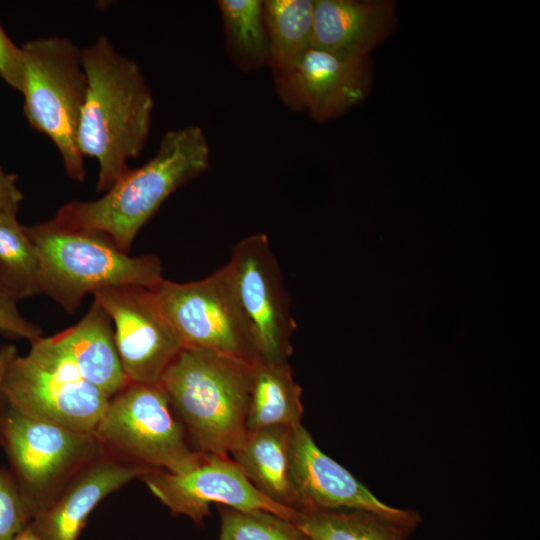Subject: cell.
<instances>
[{
    "instance_id": "cell-2",
    "label": "cell",
    "mask_w": 540,
    "mask_h": 540,
    "mask_svg": "<svg viewBox=\"0 0 540 540\" xmlns=\"http://www.w3.org/2000/svg\"><path fill=\"white\" fill-rule=\"evenodd\" d=\"M209 167L210 147L202 128L172 129L163 135L149 161L129 169L102 197L66 203L53 219L67 227L102 232L127 253L163 202Z\"/></svg>"
},
{
    "instance_id": "cell-23",
    "label": "cell",
    "mask_w": 540,
    "mask_h": 540,
    "mask_svg": "<svg viewBox=\"0 0 540 540\" xmlns=\"http://www.w3.org/2000/svg\"><path fill=\"white\" fill-rule=\"evenodd\" d=\"M16 215L0 212V294L15 302L41 293L37 251Z\"/></svg>"
},
{
    "instance_id": "cell-12",
    "label": "cell",
    "mask_w": 540,
    "mask_h": 540,
    "mask_svg": "<svg viewBox=\"0 0 540 540\" xmlns=\"http://www.w3.org/2000/svg\"><path fill=\"white\" fill-rule=\"evenodd\" d=\"M175 515L202 524L217 504L242 511H267L292 520L296 511L261 494L229 456L204 454L202 461L184 473L153 470L140 478Z\"/></svg>"
},
{
    "instance_id": "cell-3",
    "label": "cell",
    "mask_w": 540,
    "mask_h": 540,
    "mask_svg": "<svg viewBox=\"0 0 540 540\" xmlns=\"http://www.w3.org/2000/svg\"><path fill=\"white\" fill-rule=\"evenodd\" d=\"M252 367L208 350L182 348L166 368L159 383L197 451L230 457L242 443Z\"/></svg>"
},
{
    "instance_id": "cell-4",
    "label": "cell",
    "mask_w": 540,
    "mask_h": 540,
    "mask_svg": "<svg viewBox=\"0 0 540 540\" xmlns=\"http://www.w3.org/2000/svg\"><path fill=\"white\" fill-rule=\"evenodd\" d=\"M25 229L37 251L41 293L67 312L89 293L122 285L152 289L164 280L157 256L131 257L102 232L54 219Z\"/></svg>"
},
{
    "instance_id": "cell-8",
    "label": "cell",
    "mask_w": 540,
    "mask_h": 540,
    "mask_svg": "<svg viewBox=\"0 0 540 540\" xmlns=\"http://www.w3.org/2000/svg\"><path fill=\"white\" fill-rule=\"evenodd\" d=\"M151 290L183 348L208 350L250 365L259 358L227 263L203 279L187 283L164 279Z\"/></svg>"
},
{
    "instance_id": "cell-14",
    "label": "cell",
    "mask_w": 540,
    "mask_h": 540,
    "mask_svg": "<svg viewBox=\"0 0 540 540\" xmlns=\"http://www.w3.org/2000/svg\"><path fill=\"white\" fill-rule=\"evenodd\" d=\"M150 471L103 449L34 516L29 528L37 540H77L89 514L106 496Z\"/></svg>"
},
{
    "instance_id": "cell-26",
    "label": "cell",
    "mask_w": 540,
    "mask_h": 540,
    "mask_svg": "<svg viewBox=\"0 0 540 540\" xmlns=\"http://www.w3.org/2000/svg\"><path fill=\"white\" fill-rule=\"evenodd\" d=\"M0 334L10 339H28L42 335V330L25 320L16 308V302L0 294Z\"/></svg>"
},
{
    "instance_id": "cell-10",
    "label": "cell",
    "mask_w": 540,
    "mask_h": 540,
    "mask_svg": "<svg viewBox=\"0 0 540 540\" xmlns=\"http://www.w3.org/2000/svg\"><path fill=\"white\" fill-rule=\"evenodd\" d=\"M241 305L250 321L259 358L288 362L296 321L279 263L266 234L242 238L227 262Z\"/></svg>"
},
{
    "instance_id": "cell-13",
    "label": "cell",
    "mask_w": 540,
    "mask_h": 540,
    "mask_svg": "<svg viewBox=\"0 0 540 540\" xmlns=\"http://www.w3.org/2000/svg\"><path fill=\"white\" fill-rule=\"evenodd\" d=\"M291 483L295 511L358 509L415 527L419 517L411 510L380 501L346 468L325 454L301 424L293 428Z\"/></svg>"
},
{
    "instance_id": "cell-18",
    "label": "cell",
    "mask_w": 540,
    "mask_h": 540,
    "mask_svg": "<svg viewBox=\"0 0 540 540\" xmlns=\"http://www.w3.org/2000/svg\"><path fill=\"white\" fill-rule=\"evenodd\" d=\"M79 375L110 398L130 382L123 370L112 322L95 301L74 326L51 337Z\"/></svg>"
},
{
    "instance_id": "cell-6",
    "label": "cell",
    "mask_w": 540,
    "mask_h": 540,
    "mask_svg": "<svg viewBox=\"0 0 540 540\" xmlns=\"http://www.w3.org/2000/svg\"><path fill=\"white\" fill-rule=\"evenodd\" d=\"M110 397L84 380L51 337L31 341L25 356L9 363L0 403L24 415L94 433Z\"/></svg>"
},
{
    "instance_id": "cell-11",
    "label": "cell",
    "mask_w": 540,
    "mask_h": 540,
    "mask_svg": "<svg viewBox=\"0 0 540 540\" xmlns=\"http://www.w3.org/2000/svg\"><path fill=\"white\" fill-rule=\"evenodd\" d=\"M114 325V338L130 383L154 385L182 350L151 289L122 285L93 294Z\"/></svg>"
},
{
    "instance_id": "cell-15",
    "label": "cell",
    "mask_w": 540,
    "mask_h": 540,
    "mask_svg": "<svg viewBox=\"0 0 540 540\" xmlns=\"http://www.w3.org/2000/svg\"><path fill=\"white\" fill-rule=\"evenodd\" d=\"M396 24L391 0H314L313 48L342 58L368 59Z\"/></svg>"
},
{
    "instance_id": "cell-24",
    "label": "cell",
    "mask_w": 540,
    "mask_h": 540,
    "mask_svg": "<svg viewBox=\"0 0 540 540\" xmlns=\"http://www.w3.org/2000/svg\"><path fill=\"white\" fill-rule=\"evenodd\" d=\"M218 507V540H310L292 520L271 512Z\"/></svg>"
},
{
    "instance_id": "cell-28",
    "label": "cell",
    "mask_w": 540,
    "mask_h": 540,
    "mask_svg": "<svg viewBox=\"0 0 540 540\" xmlns=\"http://www.w3.org/2000/svg\"><path fill=\"white\" fill-rule=\"evenodd\" d=\"M16 180L15 174L6 173L0 165V212L17 214L23 195Z\"/></svg>"
},
{
    "instance_id": "cell-22",
    "label": "cell",
    "mask_w": 540,
    "mask_h": 540,
    "mask_svg": "<svg viewBox=\"0 0 540 540\" xmlns=\"http://www.w3.org/2000/svg\"><path fill=\"white\" fill-rule=\"evenodd\" d=\"M217 6L225 31L226 50L243 72L266 67L269 40L264 0H219Z\"/></svg>"
},
{
    "instance_id": "cell-30",
    "label": "cell",
    "mask_w": 540,
    "mask_h": 540,
    "mask_svg": "<svg viewBox=\"0 0 540 540\" xmlns=\"http://www.w3.org/2000/svg\"><path fill=\"white\" fill-rule=\"evenodd\" d=\"M13 540H37V538L33 534L32 530L28 527L18 536H16Z\"/></svg>"
},
{
    "instance_id": "cell-27",
    "label": "cell",
    "mask_w": 540,
    "mask_h": 540,
    "mask_svg": "<svg viewBox=\"0 0 540 540\" xmlns=\"http://www.w3.org/2000/svg\"><path fill=\"white\" fill-rule=\"evenodd\" d=\"M0 77L20 92L24 82L22 48L16 46L0 25Z\"/></svg>"
},
{
    "instance_id": "cell-21",
    "label": "cell",
    "mask_w": 540,
    "mask_h": 540,
    "mask_svg": "<svg viewBox=\"0 0 540 540\" xmlns=\"http://www.w3.org/2000/svg\"><path fill=\"white\" fill-rule=\"evenodd\" d=\"M293 522L310 540H404L413 528L358 509L296 511Z\"/></svg>"
},
{
    "instance_id": "cell-29",
    "label": "cell",
    "mask_w": 540,
    "mask_h": 540,
    "mask_svg": "<svg viewBox=\"0 0 540 540\" xmlns=\"http://www.w3.org/2000/svg\"><path fill=\"white\" fill-rule=\"evenodd\" d=\"M16 356L17 349L14 345L5 344L0 347V389L7 367Z\"/></svg>"
},
{
    "instance_id": "cell-25",
    "label": "cell",
    "mask_w": 540,
    "mask_h": 540,
    "mask_svg": "<svg viewBox=\"0 0 540 540\" xmlns=\"http://www.w3.org/2000/svg\"><path fill=\"white\" fill-rule=\"evenodd\" d=\"M32 520L31 508L13 474L0 467V540H13Z\"/></svg>"
},
{
    "instance_id": "cell-1",
    "label": "cell",
    "mask_w": 540,
    "mask_h": 540,
    "mask_svg": "<svg viewBox=\"0 0 540 540\" xmlns=\"http://www.w3.org/2000/svg\"><path fill=\"white\" fill-rule=\"evenodd\" d=\"M88 86L78 128L82 156L97 160L96 189L106 192L143 151L150 134L154 99L138 64L106 35L81 50Z\"/></svg>"
},
{
    "instance_id": "cell-20",
    "label": "cell",
    "mask_w": 540,
    "mask_h": 540,
    "mask_svg": "<svg viewBox=\"0 0 540 540\" xmlns=\"http://www.w3.org/2000/svg\"><path fill=\"white\" fill-rule=\"evenodd\" d=\"M301 395L302 389L294 380L288 362H269L258 358L252 367L247 431L301 425Z\"/></svg>"
},
{
    "instance_id": "cell-17",
    "label": "cell",
    "mask_w": 540,
    "mask_h": 540,
    "mask_svg": "<svg viewBox=\"0 0 540 540\" xmlns=\"http://www.w3.org/2000/svg\"><path fill=\"white\" fill-rule=\"evenodd\" d=\"M269 40L268 64L276 92L295 111L302 110L298 75L313 48L314 0H264Z\"/></svg>"
},
{
    "instance_id": "cell-7",
    "label": "cell",
    "mask_w": 540,
    "mask_h": 540,
    "mask_svg": "<svg viewBox=\"0 0 540 540\" xmlns=\"http://www.w3.org/2000/svg\"><path fill=\"white\" fill-rule=\"evenodd\" d=\"M94 434L105 451L150 470L184 473L205 454L193 447L160 383H129L110 398Z\"/></svg>"
},
{
    "instance_id": "cell-9",
    "label": "cell",
    "mask_w": 540,
    "mask_h": 540,
    "mask_svg": "<svg viewBox=\"0 0 540 540\" xmlns=\"http://www.w3.org/2000/svg\"><path fill=\"white\" fill-rule=\"evenodd\" d=\"M0 444L34 516L103 452L94 433L24 415L3 405Z\"/></svg>"
},
{
    "instance_id": "cell-19",
    "label": "cell",
    "mask_w": 540,
    "mask_h": 540,
    "mask_svg": "<svg viewBox=\"0 0 540 540\" xmlns=\"http://www.w3.org/2000/svg\"><path fill=\"white\" fill-rule=\"evenodd\" d=\"M292 433L293 428L279 426L247 431L230 457L261 494L295 510L291 483Z\"/></svg>"
},
{
    "instance_id": "cell-16",
    "label": "cell",
    "mask_w": 540,
    "mask_h": 540,
    "mask_svg": "<svg viewBox=\"0 0 540 540\" xmlns=\"http://www.w3.org/2000/svg\"><path fill=\"white\" fill-rule=\"evenodd\" d=\"M368 59H347L311 48L298 75L302 110L323 123L358 105L371 84Z\"/></svg>"
},
{
    "instance_id": "cell-5",
    "label": "cell",
    "mask_w": 540,
    "mask_h": 540,
    "mask_svg": "<svg viewBox=\"0 0 540 540\" xmlns=\"http://www.w3.org/2000/svg\"><path fill=\"white\" fill-rule=\"evenodd\" d=\"M24 115L29 125L56 146L66 173L84 182V157L77 136L88 80L81 49L69 38L49 36L22 47Z\"/></svg>"
}]
</instances>
